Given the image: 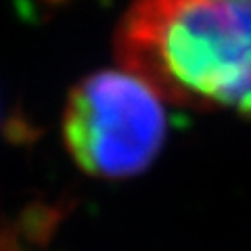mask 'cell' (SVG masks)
<instances>
[{
    "instance_id": "cell-1",
    "label": "cell",
    "mask_w": 251,
    "mask_h": 251,
    "mask_svg": "<svg viewBox=\"0 0 251 251\" xmlns=\"http://www.w3.org/2000/svg\"><path fill=\"white\" fill-rule=\"evenodd\" d=\"M115 59L172 105L251 117V0H132Z\"/></svg>"
},
{
    "instance_id": "cell-2",
    "label": "cell",
    "mask_w": 251,
    "mask_h": 251,
    "mask_svg": "<svg viewBox=\"0 0 251 251\" xmlns=\"http://www.w3.org/2000/svg\"><path fill=\"white\" fill-rule=\"evenodd\" d=\"M161 97L126 69H99L67 97L61 134L86 174L124 180L145 172L168 138Z\"/></svg>"
}]
</instances>
